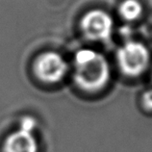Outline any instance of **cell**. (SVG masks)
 I'll return each mask as SVG.
<instances>
[{
  "instance_id": "52a82bcc",
  "label": "cell",
  "mask_w": 152,
  "mask_h": 152,
  "mask_svg": "<svg viewBox=\"0 0 152 152\" xmlns=\"http://www.w3.org/2000/svg\"><path fill=\"white\" fill-rule=\"evenodd\" d=\"M36 127V121L31 117H25L24 118H22V121L20 122V126L19 128H22L24 130L32 131L33 132Z\"/></svg>"
},
{
  "instance_id": "6da1fadb",
  "label": "cell",
  "mask_w": 152,
  "mask_h": 152,
  "mask_svg": "<svg viewBox=\"0 0 152 152\" xmlns=\"http://www.w3.org/2000/svg\"><path fill=\"white\" fill-rule=\"evenodd\" d=\"M72 77L75 85L82 91H99L110 81V65L105 56L96 50L79 49L73 57Z\"/></svg>"
},
{
  "instance_id": "8992f818",
  "label": "cell",
  "mask_w": 152,
  "mask_h": 152,
  "mask_svg": "<svg viewBox=\"0 0 152 152\" xmlns=\"http://www.w3.org/2000/svg\"><path fill=\"white\" fill-rule=\"evenodd\" d=\"M118 14L126 21H135L142 14V6L139 0H123L118 7Z\"/></svg>"
},
{
  "instance_id": "ba28073f",
  "label": "cell",
  "mask_w": 152,
  "mask_h": 152,
  "mask_svg": "<svg viewBox=\"0 0 152 152\" xmlns=\"http://www.w3.org/2000/svg\"><path fill=\"white\" fill-rule=\"evenodd\" d=\"M142 105L147 110H152V89L146 91L145 94H142Z\"/></svg>"
},
{
  "instance_id": "5b68a950",
  "label": "cell",
  "mask_w": 152,
  "mask_h": 152,
  "mask_svg": "<svg viewBox=\"0 0 152 152\" xmlns=\"http://www.w3.org/2000/svg\"><path fill=\"white\" fill-rule=\"evenodd\" d=\"M4 152H39V143L33 132L18 128L5 140Z\"/></svg>"
},
{
  "instance_id": "3957f363",
  "label": "cell",
  "mask_w": 152,
  "mask_h": 152,
  "mask_svg": "<svg viewBox=\"0 0 152 152\" xmlns=\"http://www.w3.org/2000/svg\"><path fill=\"white\" fill-rule=\"evenodd\" d=\"M33 71L39 80L47 84H56L66 77L69 64L63 56L55 51H45L35 59Z\"/></svg>"
},
{
  "instance_id": "7a4b0ae2",
  "label": "cell",
  "mask_w": 152,
  "mask_h": 152,
  "mask_svg": "<svg viewBox=\"0 0 152 152\" xmlns=\"http://www.w3.org/2000/svg\"><path fill=\"white\" fill-rule=\"evenodd\" d=\"M117 62L121 72L128 77H139L147 69L150 53L145 45L137 41L125 42L117 51Z\"/></svg>"
},
{
  "instance_id": "277c9868",
  "label": "cell",
  "mask_w": 152,
  "mask_h": 152,
  "mask_svg": "<svg viewBox=\"0 0 152 152\" xmlns=\"http://www.w3.org/2000/svg\"><path fill=\"white\" fill-rule=\"evenodd\" d=\"M84 37L93 42H107L112 37L114 20L105 11L95 9L87 12L80 20Z\"/></svg>"
}]
</instances>
